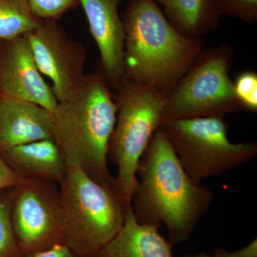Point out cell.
I'll use <instances>...</instances> for the list:
<instances>
[{
    "label": "cell",
    "instance_id": "cell-22",
    "mask_svg": "<svg viewBox=\"0 0 257 257\" xmlns=\"http://www.w3.org/2000/svg\"><path fill=\"white\" fill-rule=\"evenodd\" d=\"M21 257H81L74 252L67 243L55 245L47 249L30 253H23Z\"/></svg>",
    "mask_w": 257,
    "mask_h": 257
},
{
    "label": "cell",
    "instance_id": "cell-12",
    "mask_svg": "<svg viewBox=\"0 0 257 257\" xmlns=\"http://www.w3.org/2000/svg\"><path fill=\"white\" fill-rule=\"evenodd\" d=\"M43 140H53L52 112L35 103L0 96V151Z\"/></svg>",
    "mask_w": 257,
    "mask_h": 257
},
{
    "label": "cell",
    "instance_id": "cell-2",
    "mask_svg": "<svg viewBox=\"0 0 257 257\" xmlns=\"http://www.w3.org/2000/svg\"><path fill=\"white\" fill-rule=\"evenodd\" d=\"M116 113L113 93L100 72L86 74L52 112L53 141L67 166L79 167L97 183L113 189L108 148Z\"/></svg>",
    "mask_w": 257,
    "mask_h": 257
},
{
    "label": "cell",
    "instance_id": "cell-8",
    "mask_svg": "<svg viewBox=\"0 0 257 257\" xmlns=\"http://www.w3.org/2000/svg\"><path fill=\"white\" fill-rule=\"evenodd\" d=\"M11 220L23 253L66 243L60 189L55 182L27 179L15 187Z\"/></svg>",
    "mask_w": 257,
    "mask_h": 257
},
{
    "label": "cell",
    "instance_id": "cell-10",
    "mask_svg": "<svg viewBox=\"0 0 257 257\" xmlns=\"http://www.w3.org/2000/svg\"><path fill=\"white\" fill-rule=\"evenodd\" d=\"M4 41L0 55V96L35 103L52 112L58 101L37 67L26 36Z\"/></svg>",
    "mask_w": 257,
    "mask_h": 257
},
{
    "label": "cell",
    "instance_id": "cell-3",
    "mask_svg": "<svg viewBox=\"0 0 257 257\" xmlns=\"http://www.w3.org/2000/svg\"><path fill=\"white\" fill-rule=\"evenodd\" d=\"M124 78L169 92L203 50L169 21L157 0H128L123 15Z\"/></svg>",
    "mask_w": 257,
    "mask_h": 257
},
{
    "label": "cell",
    "instance_id": "cell-21",
    "mask_svg": "<svg viewBox=\"0 0 257 257\" xmlns=\"http://www.w3.org/2000/svg\"><path fill=\"white\" fill-rule=\"evenodd\" d=\"M26 179L15 173L0 156V192L7 189L15 188L23 184Z\"/></svg>",
    "mask_w": 257,
    "mask_h": 257
},
{
    "label": "cell",
    "instance_id": "cell-4",
    "mask_svg": "<svg viewBox=\"0 0 257 257\" xmlns=\"http://www.w3.org/2000/svg\"><path fill=\"white\" fill-rule=\"evenodd\" d=\"M114 91L117 113L108 158L117 167L114 190L126 211L138 182L139 162L162 124L167 92L125 78Z\"/></svg>",
    "mask_w": 257,
    "mask_h": 257
},
{
    "label": "cell",
    "instance_id": "cell-25",
    "mask_svg": "<svg viewBox=\"0 0 257 257\" xmlns=\"http://www.w3.org/2000/svg\"></svg>",
    "mask_w": 257,
    "mask_h": 257
},
{
    "label": "cell",
    "instance_id": "cell-18",
    "mask_svg": "<svg viewBox=\"0 0 257 257\" xmlns=\"http://www.w3.org/2000/svg\"><path fill=\"white\" fill-rule=\"evenodd\" d=\"M221 17L237 19L247 25L257 23V0H211Z\"/></svg>",
    "mask_w": 257,
    "mask_h": 257
},
{
    "label": "cell",
    "instance_id": "cell-19",
    "mask_svg": "<svg viewBox=\"0 0 257 257\" xmlns=\"http://www.w3.org/2000/svg\"><path fill=\"white\" fill-rule=\"evenodd\" d=\"M34 16L40 20L57 21L69 10L74 9L79 0H27Z\"/></svg>",
    "mask_w": 257,
    "mask_h": 257
},
{
    "label": "cell",
    "instance_id": "cell-23",
    "mask_svg": "<svg viewBox=\"0 0 257 257\" xmlns=\"http://www.w3.org/2000/svg\"><path fill=\"white\" fill-rule=\"evenodd\" d=\"M213 254L215 257H257L256 238L244 247L236 251H229L224 248H216Z\"/></svg>",
    "mask_w": 257,
    "mask_h": 257
},
{
    "label": "cell",
    "instance_id": "cell-7",
    "mask_svg": "<svg viewBox=\"0 0 257 257\" xmlns=\"http://www.w3.org/2000/svg\"><path fill=\"white\" fill-rule=\"evenodd\" d=\"M161 127L181 165L197 183L247 163L257 155L256 143L235 144L221 116L173 120Z\"/></svg>",
    "mask_w": 257,
    "mask_h": 257
},
{
    "label": "cell",
    "instance_id": "cell-20",
    "mask_svg": "<svg viewBox=\"0 0 257 257\" xmlns=\"http://www.w3.org/2000/svg\"><path fill=\"white\" fill-rule=\"evenodd\" d=\"M234 83L235 95L243 109L257 111V74L244 71L236 77Z\"/></svg>",
    "mask_w": 257,
    "mask_h": 257
},
{
    "label": "cell",
    "instance_id": "cell-13",
    "mask_svg": "<svg viewBox=\"0 0 257 257\" xmlns=\"http://www.w3.org/2000/svg\"><path fill=\"white\" fill-rule=\"evenodd\" d=\"M0 156L24 179L60 184L67 174V162L53 140L32 142L1 150Z\"/></svg>",
    "mask_w": 257,
    "mask_h": 257
},
{
    "label": "cell",
    "instance_id": "cell-5",
    "mask_svg": "<svg viewBox=\"0 0 257 257\" xmlns=\"http://www.w3.org/2000/svg\"><path fill=\"white\" fill-rule=\"evenodd\" d=\"M66 243L81 257H95L124 224V207L114 190L82 170L68 166L60 184Z\"/></svg>",
    "mask_w": 257,
    "mask_h": 257
},
{
    "label": "cell",
    "instance_id": "cell-14",
    "mask_svg": "<svg viewBox=\"0 0 257 257\" xmlns=\"http://www.w3.org/2000/svg\"><path fill=\"white\" fill-rule=\"evenodd\" d=\"M172 248L158 228L137 221L131 207L119 232L95 257H175Z\"/></svg>",
    "mask_w": 257,
    "mask_h": 257
},
{
    "label": "cell",
    "instance_id": "cell-17",
    "mask_svg": "<svg viewBox=\"0 0 257 257\" xmlns=\"http://www.w3.org/2000/svg\"><path fill=\"white\" fill-rule=\"evenodd\" d=\"M13 190L0 197V257H21L23 254L15 237L11 220Z\"/></svg>",
    "mask_w": 257,
    "mask_h": 257
},
{
    "label": "cell",
    "instance_id": "cell-11",
    "mask_svg": "<svg viewBox=\"0 0 257 257\" xmlns=\"http://www.w3.org/2000/svg\"><path fill=\"white\" fill-rule=\"evenodd\" d=\"M121 1L79 0L100 55V72L114 90L124 78V28L119 13Z\"/></svg>",
    "mask_w": 257,
    "mask_h": 257
},
{
    "label": "cell",
    "instance_id": "cell-6",
    "mask_svg": "<svg viewBox=\"0 0 257 257\" xmlns=\"http://www.w3.org/2000/svg\"><path fill=\"white\" fill-rule=\"evenodd\" d=\"M234 56L229 43L201 51L175 87L167 92L162 124L192 118L224 117L242 110L229 77Z\"/></svg>",
    "mask_w": 257,
    "mask_h": 257
},
{
    "label": "cell",
    "instance_id": "cell-16",
    "mask_svg": "<svg viewBox=\"0 0 257 257\" xmlns=\"http://www.w3.org/2000/svg\"><path fill=\"white\" fill-rule=\"evenodd\" d=\"M41 21L32 14L27 0H0V40L27 35Z\"/></svg>",
    "mask_w": 257,
    "mask_h": 257
},
{
    "label": "cell",
    "instance_id": "cell-24",
    "mask_svg": "<svg viewBox=\"0 0 257 257\" xmlns=\"http://www.w3.org/2000/svg\"><path fill=\"white\" fill-rule=\"evenodd\" d=\"M182 257H215L214 256V254H209V253H207L205 252H200L197 253H187V254H184Z\"/></svg>",
    "mask_w": 257,
    "mask_h": 257
},
{
    "label": "cell",
    "instance_id": "cell-1",
    "mask_svg": "<svg viewBox=\"0 0 257 257\" xmlns=\"http://www.w3.org/2000/svg\"><path fill=\"white\" fill-rule=\"evenodd\" d=\"M137 179L134 215L140 224L165 225L172 246L191 237L214 201V193L184 170L161 126L140 158Z\"/></svg>",
    "mask_w": 257,
    "mask_h": 257
},
{
    "label": "cell",
    "instance_id": "cell-9",
    "mask_svg": "<svg viewBox=\"0 0 257 257\" xmlns=\"http://www.w3.org/2000/svg\"><path fill=\"white\" fill-rule=\"evenodd\" d=\"M25 36L39 70L52 81V89L57 101L63 100L85 76V47L69 38L55 20H42L36 29Z\"/></svg>",
    "mask_w": 257,
    "mask_h": 257
},
{
    "label": "cell",
    "instance_id": "cell-15",
    "mask_svg": "<svg viewBox=\"0 0 257 257\" xmlns=\"http://www.w3.org/2000/svg\"><path fill=\"white\" fill-rule=\"evenodd\" d=\"M169 21L181 33L200 38L219 26L221 17L211 0H157Z\"/></svg>",
    "mask_w": 257,
    "mask_h": 257
}]
</instances>
